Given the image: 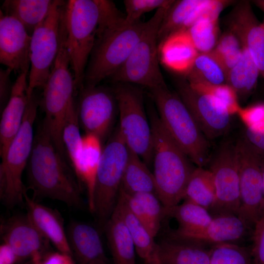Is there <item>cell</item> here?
Masks as SVG:
<instances>
[{"label": "cell", "instance_id": "1", "mask_svg": "<svg viewBox=\"0 0 264 264\" xmlns=\"http://www.w3.org/2000/svg\"><path fill=\"white\" fill-rule=\"evenodd\" d=\"M26 168L27 189L33 199L49 198L69 207H82L81 185L43 122L34 134Z\"/></svg>", "mask_w": 264, "mask_h": 264}, {"label": "cell", "instance_id": "2", "mask_svg": "<svg viewBox=\"0 0 264 264\" xmlns=\"http://www.w3.org/2000/svg\"><path fill=\"white\" fill-rule=\"evenodd\" d=\"M125 17L111 0L66 2L64 18L66 45L76 89L83 85L85 71L100 25Z\"/></svg>", "mask_w": 264, "mask_h": 264}, {"label": "cell", "instance_id": "3", "mask_svg": "<svg viewBox=\"0 0 264 264\" xmlns=\"http://www.w3.org/2000/svg\"><path fill=\"white\" fill-rule=\"evenodd\" d=\"M148 113L156 195L164 207L168 208L184 198L187 183L196 167L165 128L158 113L152 107Z\"/></svg>", "mask_w": 264, "mask_h": 264}, {"label": "cell", "instance_id": "4", "mask_svg": "<svg viewBox=\"0 0 264 264\" xmlns=\"http://www.w3.org/2000/svg\"><path fill=\"white\" fill-rule=\"evenodd\" d=\"M106 23L98 30L85 71L82 87L96 86L109 78L125 62L138 41L146 22Z\"/></svg>", "mask_w": 264, "mask_h": 264}, {"label": "cell", "instance_id": "5", "mask_svg": "<svg viewBox=\"0 0 264 264\" xmlns=\"http://www.w3.org/2000/svg\"><path fill=\"white\" fill-rule=\"evenodd\" d=\"M70 62L66 45V32L62 20L59 49L43 89L41 104L45 113L43 123L47 128L58 150L66 158L62 140L66 116L74 100V79L70 70Z\"/></svg>", "mask_w": 264, "mask_h": 264}, {"label": "cell", "instance_id": "6", "mask_svg": "<svg viewBox=\"0 0 264 264\" xmlns=\"http://www.w3.org/2000/svg\"><path fill=\"white\" fill-rule=\"evenodd\" d=\"M167 132L197 167L209 163V144L177 93L167 86L150 90Z\"/></svg>", "mask_w": 264, "mask_h": 264}, {"label": "cell", "instance_id": "7", "mask_svg": "<svg viewBox=\"0 0 264 264\" xmlns=\"http://www.w3.org/2000/svg\"><path fill=\"white\" fill-rule=\"evenodd\" d=\"M38 100L34 93L28 95L27 105L21 127L1 157L0 164V198L6 207L11 208L24 203L26 190L22 176L32 149Z\"/></svg>", "mask_w": 264, "mask_h": 264}, {"label": "cell", "instance_id": "8", "mask_svg": "<svg viewBox=\"0 0 264 264\" xmlns=\"http://www.w3.org/2000/svg\"><path fill=\"white\" fill-rule=\"evenodd\" d=\"M169 8L156 10L145 22L141 35L124 64L109 78L116 83L135 84L150 90L166 87L158 58V33Z\"/></svg>", "mask_w": 264, "mask_h": 264}, {"label": "cell", "instance_id": "9", "mask_svg": "<svg viewBox=\"0 0 264 264\" xmlns=\"http://www.w3.org/2000/svg\"><path fill=\"white\" fill-rule=\"evenodd\" d=\"M117 84L113 89L118 105L120 132L129 149L149 167L153 162V135L142 92L129 84Z\"/></svg>", "mask_w": 264, "mask_h": 264}, {"label": "cell", "instance_id": "10", "mask_svg": "<svg viewBox=\"0 0 264 264\" xmlns=\"http://www.w3.org/2000/svg\"><path fill=\"white\" fill-rule=\"evenodd\" d=\"M129 152L117 126L103 148L96 178L93 214L104 225L116 205Z\"/></svg>", "mask_w": 264, "mask_h": 264}, {"label": "cell", "instance_id": "11", "mask_svg": "<svg viewBox=\"0 0 264 264\" xmlns=\"http://www.w3.org/2000/svg\"><path fill=\"white\" fill-rule=\"evenodd\" d=\"M66 2L53 0L46 16L31 35L27 93L44 88L57 56L61 26Z\"/></svg>", "mask_w": 264, "mask_h": 264}, {"label": "cell", "instance_id": "12", "mask_svg": "<svg viewBox=\"0 0 264 264\" xmlns=\"http://www.w3.org/2000/svg\"><path fill=\"white\" fill-rule=\"evenodd\" d=\"M235 145L241 195L238 217L248 227L254 228L264 212V153L253 146L243 136Z\"/></svg>", "mask_w": 264, "mask_h": 264}, {"label": "cell", "instance_id": "13", "mask_svg": "<svg viewBox=\"0 0 264 264\" xmlns=\"http://www.w3.org/2000/svg\"><path fill=\"white\" fill-rule=\"evenodd\" d=\"M209 163L216 187V198L209 213L213 217L238 216L241 195L235 145L229 141L222 143Z\"/></svg>", "mask_w": 264, "mask_h": 264}, {"label": "cell", "instance_id": "14", "mask_svg": "<svg viewBox=\"0 0 264 264\" xmlns=\"http://www.w3.org/2000/svg\"><path fill=\"white\" fill-rule=\"evenodd\" d=\"M79 90L76 108L80 126L102 142L110 134L118 112L114 90L98 85L82 87Z\"/></svg>", "mask_w": 264, "mask_h": 264}, {"label": "cell", "instance_id": "15", "mask_svg": "<svg viewBox=\"0 0 264 264\" xmlns=\"http://www.w3.org/2000/svg\"><path fill=\"white\" fill-rule=\"evenodd\" d=\"M177 93L207 139L225 134L230 128L232 115L220 102L192 88L186 80L176 84Z\"/></svg>", "mask_w": 264, "mask_h": 264}, {"label": "cell", "instance_id": "16", "mask_svg": "<svg viewBox=\"0 0 264 264\" xmlns=\"http://www.w3.org/2000/svg\"><path fill=\"white\" fill-rule=\"evenodd\" d=\"M0 234L3 242L12 248L18 262L29 259L43 258L49 247L50 242L27 215L13 216L3 221Z\"/></svg>", "mask_w": 264, "mask_h": 264}, {"label": "cell", "instance_id": "17", "mask_svg": "<svg viewBox=\"0 0 264 264\" xmlns=\"http://www.w3.org/2000/svg\"><path fill=\"white\" fill-rule=\"evenodd\" d=\"M31 36L16 18L0 10V62L19 73L30 67Z\"/></svg>", "mask_w": 264, "mask_h": 264}, {"label": "cell", "instance_id": "18", "mask_svg": "<svg viewBox=\"0 0 264 264\" xmlns=\"http://www.w3.org/2000/svg\"><path fill=\"white\" fill-rule=\"evenodd\" d=\"M250 227L238 216L225 215L213 217L210 223L198 230L186 233L170 231L167 238L203 247L222 243H233L243 238Z\"/></svg>", "mask_w": 264, "mask_h": 264}, {"label": "cell", "instance_id": "19", "mask_svg": "<svg viewBox=\"0 0 264 264\" xmlns=\"http://www.w3.org/2000/svg\"><path fill=\"white\" fill-rule=\"evenodd\" d=\"M231 14L229 29L248 50L264 78V20L258 21L246 1L237 5Z\"/></svg>", "mask_w": 264, "mask_h": 264}, {"label": "cell", "instance_id": "20", "mask_svg": "<svg viewBox=\"0 0 264 264\" xmlns=\"http://www.w3.org/2000/svg\"><path fill=\"white\" fill-rule=\"evenodd\" d=\"M27 73L18 75L13 85L9 100L2 110L0 122V156L8 146L22 124L27 105L28 82Z\"/></svg>", "mask_w": 264, "mask_h": 264}, {"label": "cell", "instance_id": "21", "mask_svg": "<svg viewBox=\"0 0 264 264\" xmlns=\"http://www.w3.org/2000/svg\"><path fill=\"white\" fill-rule=\"evenodd\" d=\"M72 257L77 264H110L98 230L84 222H71L66 231Z\"/></svg>", "mask_w": 264, "mask_h": 264}, {"label": "cell", "instance_id": "22", "mask_svg": "<svg viewBox=\"0 0 264 264\" xmlns=\"http://www.w3.org/2000/svg\"><path fill=\"white\" fill-rule=\"evenodd\" d=\"M27 215L39 231L57 249L58 252L72 257L63 219L56 210L44 206L24 193Z\"/></svg>", "mask_w": 264, "mask_h": 264}, {"label": "cell", "instance_id": "23", "mask_svg": "<svg viewBox=\"0 0 264 264\" xmlns=\"http://www.w3.org/2000/svg\"><path fill=\"white\" fill-rule=\"evenodd\" d=\"M162 63L168 68L185 74L199 53L184 30L171 34L159 44Z\"/></svg>", "mask_w": 264, "mask_h": 264}, {"label": "cell", "instance_id": "24", "mask_svg": "<svg viewBox=\"0 0 264 264\" xmlns=\"http://www.w3.org/2000/svg\"><path fill=\"white\" fill-rule=\"evenodd\" d=\"M82 146L81 161L75 174L81 185L85 186L88 207L93 214L97 175L103 151L102 141L93 134L85 133L82 136Z\"/></svg>", "mask_w": 264, "mask_h": 264}, {"label": "cell", "instance_id": "25", "mask_svg": "<svg viewBox=\"0 0 264 264\" xmlns=\"http://www.w3.org/2000/svg\"><path fill=\"white\" fill-rule=\"evenodd\" d=\"M114 209L121 216L132 238L137 254L145 264H160L158 256L157 242L147 227L129 210L119 195Z\"/></svg>", "mask_w": 264, "mask_h": 264}, {"label": "cell", "instance_id": "26", "mask_svg": "<svg viewBox=\"0 0 264 264\" xmlns=\"http://www.w3.org/2000/svg\"><path fill=\"white\" fill-rule=\"evenodd\" d=\"M212 250L168 238L157 242L160 264H210Z\"/></svg>", "mask_w": 264, "mask_h": 264}, {"label": "cell", "instance_id": "27", "mask_svg": "<svg viewBox=\"0 0 264 264\" xmlns=\"http://www.w3.org/2000/svg\"><path fill=\"white\" fill-rule=\"evenodd\" d=\"M104 226L113 264H135L136 252L133 242L115 209Z\"/></svg>", "mask_w": 264, "mask_h": 264}, {"label": "cell", "instance_id": "28", "mask_svg": "<svg viewBox=\"0 0 264 264\" xmlns=\"http://www.w3.org/2000/svg\"><path fill=\"white\" fill-rule=\"evenodd\" d=\"M120 189L130 194L151 193L156 195L153 172L142 159L130 149Z\"/></svg>", "mask_w": 264, "mask_h": 264}, {"label": "cell", "instance_id": "29", "mask_svg": "<svg viewBox=\"0 0 264 264\" xmlns=\"http://www.w3.org/2000/svg\"><path fill=\"white\" fill-rule=\"evenodd\" d=\"M52 2L51 0H6L0 10L17 19L31 36L47 15Z\"/></svg>", "mask_w": 264, "mask_h": 264}, {"label": "cell", "instance_id": "30", "mask_svg": "<svg viewBox=\"0 0 264 264\" xmlns=\"http://www.w3.org/2000/svg\"><path fill=\"white\" fill-rule=\"evenodd\" d=\"M164 216L173 218L176 220L178 227L171 231L178 233L202 228L208 225L213 218L207 209L187 200L170 208H164Z\"/></svg>", "mask_w": 264, "mask_h": 264}, {"label": "cell", "instance_id": "31", "mask_svg": "<svg viewBox=\"0 0 264 264\" xmlns=\"http://www.w3.org/2000/svg\"><path fill=\"white\" fill-rule=\"evenodd\" d=\"M260 75L249 51L242 46L241 58L228 73L226 84L235 91L238 97H245L255 88Z\"/></svg>", "mask_w": 264, "mask_h": 264}, {"label": "cell", "instance_id": "32", "mask_svg": "<svg viewBox=\"0 0 264 264\" xmlns=\"http://www.w3.org/2000/svg\"><path fill=\"white\" fill-rule=\"evenodd\" d=\"M215 198L216 187L212 173L203 167H197L187 183L184 199L209 211Z\"/></svg>", "mask_w": 264, "mask_h": 264}, {"label": "cell", "instance_id": "33", "mask_svg": "<svg viewBox=\"0 0 264 264\" xmlns=\"http://www.w3.org/2000/svg\"><path fill=\"white\" fill-rule=\"evenodd\" d=\"M80 129L76 104L74 100L68 108L64 121L62 140L74 174L79 168L82 155V136Z\"/></svg>", "mask_w": 264, "mask_h": 264}, {"label": "cell", "instance_id": "34", "mask_svg": "<svg viewBox=\"0 0 264 264\" xmlns=\"http://www.w3.org/2000/svg\"><path fill=\"white\" fill-rule=\"evenodd\" d=\"M189 83H206L212 85L226 84V75L210 53H199L192 67L185 74Z\"/></svg>", "mask_w": 264, "mask_h": 264}, {"label": "cell", "instance_id": "35", "mask_svg": "<svg viewBox=\"0 0 264 264\" xmlns=\"http://www.w3.org/2000/svg\"><path fill=\"white\" fill-rule=\"evenodd\" d=\"M203 0L175 1L167 11L158 30L160 43L169 36L181 30L183 26L193 12Z\"/></svg>", "mask_w": 264, "mask_h": 264}, {"label": "cell", "instance_id": "36", "mask_svg": "<svg viewBox=\"0 0 264 264\" xmlns=\"http://www.w3.org/2000/svg\"><path fill=\"white\" fill-rule=\"evenodd\" d=\"M242 52V45L240 40L229 29L219 39L214 48L209 53L220 64L227 78L230 70L240 60Z\"/></svg>", "mask_w": 264, "mask_h": 264}, {"label": "cell", "instance_id": "37", "mask_svg": "<svg viewBox=\"0 0 264 264\" xmlns=\"http://www.w3.org/2000/svg\"><path fill=\"white\" fill-rule=\"evenodd\" d=\"M219 20H201L184 30L199 53L211 52L218 41Z\"/></svg>", "mask_w": 264, "mask_h": 264}, {"label": "cell", "instance_id": "38", "mask_svg": "<svg viewBox=\"0 0 264 264\" xmlns=\"http://www.w3.org/2000/svg\"><path fill=\"white\" fill-rule=\"evenodd\" d=\"M210 264H251V248L233 243H222L213 246Z\"/></svg>", "mask_w": 264, "mask_h": 264}, {"label": "cell", "instance_id": "39", "mask_svg": "<svg viewBox=\"0 0 264 264\" xmlns=\"http://www.w3.org/2000/svg\"><path fill=\"white\" fill-rule=\"evenodd\" d=\"M189 84L195 90L208 95L220 102L232 115L237 113L241 108L236 92L227 84L220 85L203 82Z\"/></svg>", "mask_w": 264, "mask_h": 264}, {"label": "cell", "instance_id": "40", "mask_svg": "<svg viewBox=\"0 0 264 264\" xmlns=\"http://www.w3.org/2000/svg\"><path fill=\"white\" fill-rule=\"evenodd\" d=\"M133 195L142 204L147 218V228L155 238L159 231L161 220L165 217L164 206L155 194L144 193Z\"/></svg>", "mask_w": 264, "mask_h": 264}, {"label": "cell", "instance_id": "41", "mask_svg": "<svg viewBox=\"0 0 264 264\" xmlns=\"http://www.w3.org/2000/svg\"><path fill=\"white\" fill-rule=\"evenodd\" d=\"M175 0H125L126 14L124 24L132 25L140 21L145 13L161 8H169Z\"/></svg>", "mask_w": 264, "mask_h": 264}, {"label": "cell", "instance_id": "42", "mask_svg": "<svg viewBox=\"0 0 264 264\" xmlns=\"http://www.w3.org/2000/svg\"><path fill=\"white\" fill-rule=\"evenodd\" d=\"M232 1L226 0H203L192 13L180 31L185 30L199 20H219L223 9Z\"/></svg>", "mask_w": 264, "mask_h": 264}, {"label": "cell", "instance_id": "43", "mask_svg": "<svg viewBox=\"0 0 264 264\" xmlns=\"http://www.w3.org/2000/svg\"><path fill=\"white\" fill-rule=\"evenodd\" d=\"M245 128L253 132H264V103H259L244 108L237 113Z\"/></svg>", "mask_w": 264, "mask_h": 264}, {"label": "cell", "instance_id": "44", "mask_svg": "<svg viewBox=\"0 0 264 264\" xmlns=\"http://www.w3.org/2000/svg\"><path fill=\"white\" fill-rule=\"evenodd\" d=\"M251 248L254 264H264V212L254 225Z\"/></svg>", "mask_w": 264, "mask_h": 264}, {"label": "cell", "instance_id": "45", "mask_svg": "<svg viewBox=\"0 0 264 264\" xmlns=\"http://www.w3.org/2000/svg\"><path fill=\"white\" fill-rule=\"evenodd\" d=\"M12 70L9 68L0 69V108L1 111L7 104L13 85H11L10 74Z\"/></svg>", "mask_w": 264, "mask_h": 264}, {"label": "cell", "instance_id": "46", "mask_svg": "<svg viewBox=\"0 0 264 264\" xmlns=\"http://www.w3.org/2000/svg\"><path fill=\"white\" fill-rule=\"evenodd\" d=\"M72 258L60 252L49 253L43 258L41 264H75Z\"/></svg>", "mask_w": 264, "mask_h": 264}, {"label": "cell", "instance_id": "47", "mask_svg": "<svg viewBox=\"0 0 264 264\" xmlns=\"http://www.w3.org/2000/svg\"><path fill=\"white\" fill-rule=\"evenodd\" d=\"M243 136L253 146L264 153V132H255L245 128Z\"/></svg>", "mask_w": 264, "mask_h": 264}, {"label": "cell", "instance_id": "48", "mask_svg": "<svg viewBox=\"0 0 264 264\" xmlns=\"http://www.w3.org/2000/svg\"><path fill=\"white\" fill-rule=\"evenodd\" d=\"M18 263L17 257L12 248L2 242L0 246V264H15Z\"/></svg>", "mask_w": 264, "mask_h": 264}, {"label": "cell", "instance_id": "49", "mask_svg": "<svg viewBox=\"0 0 264 264\" xmlns=\"http://www.w3.org/2000/svg\"><path fill=\"white\" fill-rule=\"evenodd\" d=\"M253 2L259 7L264 13V0H254Z\"/></svg>", "mask_w": 264, "mask_h": 264}, {"label": "cell", "instance_id": "50", "mask_svg": "<svg viewBox=\"0 0 264 264\" xmlns=\"http://www.w3.org/2000/svg\"><path fill=\"white\" fill-rule=\"evenodd\" d=\"M42 258H37L32 260V264H41Z\"/></svg>", "mask_w": 264, "mask_h": 264}, {"label": "cell", "instance_id": "51", "mask_svg": "<svg viewBox=\"0 0 264 264\" xmlns=\"http://www.w3.org/2000/svg\"><path fill=\"white\" fill-rule=\"evenodd\" d=\"M263 194L264 197V170L263 174Z\"/></svg>", "mask_w": 264, "mask_h": 264}, {"label": "cell", "instance_id": "52", "mask_svg": "<svg viewBox=\"0 0 264 264\" xmlns=\"http://www.w3.org/2000/svg\"><path fill=\"white\" fill-rule=\"evenodd\" d=\"M32 264V260L30 261V263L29 264Z\"/></svg>", "mask_w": 264, "mask_h": 264}, {"label": "cell", "instance_id": "53", "mask_svg": "<svg viewBox=\"0 0 264 264\" xmlns=\"http://www.w3.org/2000/svg\"><path fill=\"white\" fill-rule=\"evenodd\" d=\"M251 264H254V263H253V261H252H252H251Z\"/></svg>", "mask_w": 264, "mask_h": 264}]
</instances>
